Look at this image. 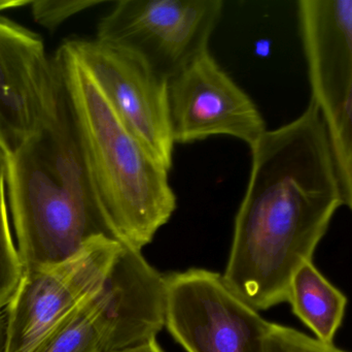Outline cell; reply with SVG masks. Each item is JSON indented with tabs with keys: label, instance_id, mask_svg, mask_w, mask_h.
I'll list each match as a JSON object with an SVG mask.
<instances>
[{
	"label": "cell",
	"instance_id": "12",
	"mask_svg": "<svg viewBox=\"0 0 352 352\" xmlns=\"http://www.w3.org/2000/svg\"><path fill=\"white\" fill-rule=\"evenodd\" d=\"M293 313L324 344H333L344 318L347 298L314 266L304 264L292 279L287 293Z\"/></svg>",
	"mask_w": 352,
	"mask_h": 352
},
{
	"label": "cell",
	"instance_id": "8",
	"mask_svg": "<svg viewBox=\"0 0 352 352\" xmlns=\"http://www.w3.org/2000/svg\"><path fill=\"white\" fill-rule=\"evenodd\" d=\"M124 246L100 237L72 260L24 272L4 309L6 352H31L82 301L98 291Z\"/></svg>",
	"mask_w": 352,
	"mask_h": 352
},
{
	"label": "cell",
	"instance_id": "6",
	"mask_svg": "<svg viewBox=\"0 0 352 352\" xmlns=\"http://www.w3.org/2000/svg\"><path fill=\"white\" fill-rule=\"evenodd\" d=\"M221 0H121L101 18L96 39L127 50L170 80L209 52Z\"/></svg>",
	"mask_w": 352,
	"mask_h": 352
},
{
	"label": "cell",
	"instance_id": "10",
	"mask_svg": "<svg viewBox=\"0 0 352 352\" xmlns=\"http://www.w3.org/2000/svg\"><path fill=\"white\" fill-rule=\"evenodd\" d=\"M168 93L175 144L230 136L252 150L267 132L256 103L221 70L209 52L168 81Z\"/></svg>",
	"mask_w": 352,
	"mask_h": 352
},
{
	"label": "cell",
	"instance_id": "3",
	"mask_svg": "<svg viewBox=\"0 0 352 352\" xmlns=\"http://www.w3.org/2000/svg\"><path fill=\"white\" fill-rule=\"evenodd\" d=\"M8 185L24 272L67 262L98 238L113 239L91 196L62 83L55 118L10 154Z\"/></svg>",
	"mask_w": 352,
	"mask_h": 352
},
{
	"label": "cell",
	"instance_id": "14",
	"mask_svg": "<svg viewBox=\"0 0 352 352\" xmlns=\"http://www.w3.org/2000/svg\"><path fill=\"white\" fill-rule=\"evenodd\" d=\"M267 349L268 352H346L334 344H324L295 329L273 322L267 335Z\"/></svg>",
	"mask_w": 352,
	"mask_h": 352
},
{
	"label": "cell",
	"instance_id": "17",
	"mask_svg": "<svg viewBox=\"0 0 352 352\" xmlns=\"http://www.w3.org/2000/svg\"><path fill=\"white\" fill-rule=\"evenodd\" d=\"M117 352H164V351L157 343V340H153L151 342L146 343V344L140 345V346L132 347V349Z\"/></svg>",
	"mask_w": 352,
	"mask_h": 352
},
{
	"label": "cell",
	"instance_id": "18",
	"mask_svg": "<svg viewBox=\"0 0 352 352\" xmlns=\"http://www.w3.org/2000/svg\"><path fill=\"white\" fill-rule=\"evenodd\" d=\"M31 1L28 0H0V12H3L6 10H10V8H20V6H27L30 4Z\"/></svg>",
	"mask_w": 352,
	"mask_h": 352
},
{
	"label": "cell",
	"instance_id": "15",
	"mask_svg": "<svg viewBox=\"0 0 352 352\" xmlns=\"http://www.w3.org/2000/svg\"><path fill=\"white\" fill-rule=\"evenodd\" d=\"M96 0H37L31 1L33 18L45 28L55 29L78 12L100 6Z\"/></svg>",
	"mask_w": 352,
	"mask_h": 352
},
{
	"label": "cell",
	"instance_id": "16",
	"mask_svg": "<svg viewBox=\"0 0 352 352\" xmlns=\"http://www.w3.org/2000/svg\"><path fill=\"white\" fill-rule=\"evenodd\" d=\"M8 345V320L6 311L0 312V352H6Z\"/></svg>",
	"mask_w": 352,
	"mask_h": 352
},
{
	"label": "cell",
	"instance_id": "7",
	"mask_svg": "<svg viewBox=\"0 0 352 352\" xmlns=\"http://www.w3.org/2000/svg\"><path fill=\"white\" fill-rule=\"evenodd\" d=\"M165 327L186 352H268L267 322L204 269L165 276Z\"/></svg>",
	"mask_w": 352,
	"mask_h": 352
},
{
	"label": "cell",
	"instance_id": "13",
	"mask_svg": "<svg viewBox=\"0 0 352 352\" xmlns=\"http://www.w3.org/2000/svg\"><path fill=\"white\" fill-rule=\"evenodd\" d=\"M10 154L0 142V312L14 297L24 275L18 248L14 246L8 225L6 185Z\"/></svg>",
	"mask_w": 352,
	"mask_h": 352
},
{
	"label": "cell",
	"instance_id": "2",
	"mask_svg": "<svg viewBox=\"0 0 352 352\" xmlns=\"http://www.w3.org/2000/svg\"><path fill=\"white\" fill-rule=\"evenodd\" d=\"M53 61L95 207L113 240L142 252L175 213L170 171L126 127L82 65L72 41L59 48Z\"/></svg>",
	"mask_w": 352,
	"mask_h": 352
},
{
	"label": "cell",
	"instance_id": "9",
	"mask_svg": "<svg viewBox=\"0 0 352 352\" xmlns=\"http://www.w3.org/2000/svg\"><path fill=\"white\" fill-rule=\"evenodd\" d=\"M87 72L126 127L167 169L175 141L169 114L168 80L135 54L98 39H72Z\"/></svg>",
	"mask_w": 352,
	"mask_h": 352
},
{
	"label": "cell",
	"instance_id": "1",
	"mask_svg": "<svg viewBox=\"0 0 352 352\" xmlns=\"http://www.w3.org/2000/svg\"><path fill=\"white\" fill-rule=\"evenodd\" d=\"M250 151L252 171L223 279L260 311L287 302L294 275L311 262L344 198L314 101L293 121L267 130Z\"/></svg>",
	"mask_w": 352,
	"mask_h": 352
},
{
	"label": "cell",
	"instance_id": "4",
	"mask_svg": "<svg viewBox=\"0 0 352 352\" xmlns=\"http://www.w3.org/2000/svg\"><path fill=\"white\" fill-rule=\"evenodd\" d=\"M165 277L124 247L102 287L31 352H117L156 340L165 327Z\"/></svg>",
	"mask_w": 352,
	"mask_h": 352
},
{
	"label": "cell",
	"instance_id": "11",
	"mask_svg": "<svg viewBox=\"0 0 352 352\" xmlns=\"http://www.w3.org/2000/svg\"><path fill=\"white\" fill-rule=\"evenodd\" d=\"M60 95L41 39L0 19V142L10 154L55 118Z\"/></svg>",
	"mask_w": 352,
	"mask_h": 352
},
{
	"label": "cell",
	"instance_id": "5",
	"mask_svg": "<svg viewBox=\"0 0 352 352\" xmlns=\"http://www.w3.org/2000/svg\"><path fill=\"white\" fill-rule=\"evenodd\" d=\"M297 12L310 101L322 116L352 212V0H301Z\"/></svg>",
	"mask_w": 352,
	"mask_h": 352
}]
</instances>
